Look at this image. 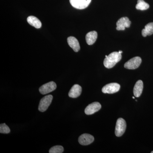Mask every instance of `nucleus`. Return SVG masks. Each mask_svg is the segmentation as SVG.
<instances>
[{"instance_id": "1", "label": "nucleus", "mask_w": 153, "mask_h": 153, "mask_svg": "<svg viewBox=\"0 0 153 153\" xmlns=\"http://www.w3.org/2000/svg\"><path fill=\"white\" fill-rule=\"evenodd\" d=\"M121 58V54L119 53V52H113L105 57L103 64L106 68H112L118 62L120 61Z\"/></svg>"}, {"instance_id": "2", "label": "nucleus", "mask_w": 153, "mask_h": 153, "mask_svg": "<svg viewBox=\"0 0 153 153\" xmlns=\"http://www.w3.org/2000/svg\"><path fill=\"white\" fill-rule=\"evenodd\" d=\"M53 96L51 94L46 96L41 99L38 106V110L41 112L46 111L52 103Z\"/></svg>"}, {"instance_id": "3", "label": "nucleus", "mask_w": 153, "mask_h": 153, "mask_svg": "<svg viewBox=\"0 0 153 153\" xmlns=\"http://www.w3.org/2000/svg\"><path fill=\"white\" fill-rule=\"evenodd\" d=\"M126 128V121L122 118H120L117 121L116 125L115 130V134L118 137L122 136L125 132Z\"/></svg>"}, {"instance_id": "4", "label": "nucleus", "mask_w": 153, "mask_h": 153, "mask_svg": "<svg viewBox=\"0 0 153 153\" xmlns=\"http://www.w3.org/2000/svg\"><path fill=\"white\" fill-rule=\"evenodd\" d=\"M142 62V59L139 57H134L126 62L125 68L128 69H135L138 68Z\"/></svg>"}, {"instance_id": "5", "label": "nucleus", "mask_w": 153, "mask_h": 153, "mask_svg": "<svg viewBox=\"0 0 153 153\" xmlns=\"http://www.w3.org/2000/svg\"><path fill=\"white\" fill-rule=\"evenodd\" d=\"M57 88L56 83L53 81H51L45 83L39 88V91L42 94H46L50 93Z\"/></svg>"}, {"instance_id": "6", "label": "nucleus", "mask_w": 153, "mask_h": 153, "mask_svg": "<svg viewBox=\"0 0 153 153\" xmlns=\"http://www.w3.org/2000/svg\"><path fill=\"white\" fill-rule=\"evenodd\" d=\"M91 0H69L70 4L75 8L82 10L87 8Z\"/></svg>"}, {"instance_id": "7", "label": "nucleus", "mask_w": 153, "mask_h": 153, "mask_svg": "<svg viewBox=\"0 0 153 153\" xmlns=\"http://www.w3.org/2000/svg\"><path fill=\"white\" fill-rule=\"evenodd\" d=\"M120 88V85L117 83H110L103 86L102 91L105 94H114L118 92Z\"/></svg>"}, {"instance_id": "8", "label": "nucleus", "mask_w": 153, "mask_h": 153, "mask_svg": "<svg viewBox=\"0 0 153 153\" xmlns=\"http://www.w3.org/2000/svg\"><path fill=\"white\" fill-rule=\"evenodd\" d=\"M131 22L127 17H123L120 18L117 22V30H124L126 28L130 27Z\"/></svg>"}, {"instance_id": "9", "label": "nucleus", "mask_w": 153, "mask_h": 153, "mask_svg": "<svg viewBox=\"0 0 153 153\" xmlns=\"http://www.w3.org/2000/svg\"><path fill=\"white\" fill-rule=\"evenodd\" d=\"M101 108L99 102H94L88 105L85 109V113L87 115H91L99 111Z\"/></svg>"}, {"instance_id": "10", "label": "nucleus", "mask_w": 153, "mask_h": 153, "mask_svg": "<svg viewBox=\"0 0 153 153\" xmlns=\"http://www.w3.org/2000/svg\"><path fill=\"white\" fill-rule=\"evenodd\" d=\"M94 141L93 136L88 134H84L80 135L78 139V142L80 145L87 146L90 145Z\"/></svg>"}, {"instance_id": "11", "label": "nucleus", "mask_w": 153, "mask_h": 153, "mask_svg": "<svg viewBox=\"0 0 153 153\" xmlns=\"http://www.w3.org/2000/svg\"><path fill=\"white\" fill-rule=\"evenodd\" d=\"M82 88L78 84H75L71 87L68 93V96L71 98H76L81 94Z\"/></svg>"}, {"instance_id": "12", "label": "nucleus", "mask_w": 153, "mask_h": 153, "mask_svg": "<svg viewBox=\"0 0 153 153\" xmlns=\"http://www.w3.org/2000/svg\"><path fill=\"white\" fill-rule=\"evenodd\" d=\"M68 45L75 52H78L80 50V46L78 40L73 36H70L67 38Z\"/></svg>"}, {"instance_id": "13", "label": "nucleus", "mask_w": 153, "mask_h": 153, "mask_svg": "<svg viewBox=\"0 0 153 153\" xmlns=\"http://www.w3.org/2000/svg\"><path fill=\"white\" fill-rule=\"evenodd\" d=\"M97 38V33L95 31H91L86 34L85 40L86 43L89 45H91L95 43Z\"/></svg>"}, {"instance_id": "14", "label": "nucleus", "mask_w": 153, "mask_h": 153, "mask_svg": "<svg viewBox=\"0 0 153 153\" xmlns=\"http://www.w3.org/2000/svg\"><path fill=\"white\" fill-rule=\"evenodd\" d=\"M143 81L139 80L137 81L134 88L133 92L135 97H139L143 92Z\"/></svg>"}, {"instance_id": "15", "label": "nucleus", "mask_w": 153, "mask_h": 153, "mask_svg": "<svg viewBox=\"0 0 153 153\" xmlns=\"http://www.w3.org/2000/svg\"><path fill=\"white\" fill-rule=\"evenodd\" d=\"M27 21L30 25L37 29L41 28L42 26L41 21L38 18L34 16H30L28 17L27 19Z\"/></svg>"}, {"instance_id": "16", "label": "nucleus", "mask_w": 153, "mask_h": 153, "mask_svg": "<svg viewBox=\"0 0 153 153\" xmlns=\"http://www.w3.org/2000/svg\"><path fill=\"white\" fill-rule=\"evenodd\" d=\"M153 34V22L149 23L145 26V28L142 31V35L143 37L151 36Z\"/></svg>"}, {"instance_id": "17", "label": "nucleus", "mask_w": 153, "mask_h": 153, "mask_svg": "<svg viewBox=\"0 0 153 153\" xmlns=\"http://www.w3.org/2000/svg\"><path fill=\"white\" fill-rule=\"evenodd\" d=\"M149 8V5L146 3L144 0H138L137 4L136 6L137 10H145Z\"/></svg>"}, {"instance_id": "18", "label": "nucleus", "mask_w": 153, "mask_h": 153, "mask_svg": "<svg viewBox=\"0 0 153 153\" xmlns=\"http://www.w3.org/2000/svg\"><path fill=\"white\" fill-rule=\"evenodd\" d=\"M64 151V149L62 146H56L52 147L49 150V153H62Z\"/></svg>"}, {"instance_id": "19", "label": "nucleus", "mask_w": 153, "mask_h": 153, "mask_svg": "<svg viewBox=\"0 0 153 153\" xmlns=\"http://www.w3.org/2000/svg\"><path fill=\"white\" fill-rule=\"evenodd\" d=\"M10 132V130L5 123L1 124L0 125V133L1 134H9Z\"/></svg>"}, {"instance_id": "20", "label": "nucleus", "mask_w": 153, "mask_h": 153, "mask_svg": "<svg viewBox=\"0 0 153 153\" xmlns=\"http://www.w3.org/2000/svg\"><path fill=\"white\" fill-rule=\"evenodd\" d=\"M119 53H120V54H121L122 53H123V52L122 51H119Z\"/></svg>"}, {"instance_id": "21", "label": "nucleus", "mask_w": 153, "mask_h": 153, "mask_svg": "<svg viewBox=\"0 0 153 153\" xmlns=\"http://www.w3.org/2000/svg\"><path fill=\"white\" fill-rule=\"evenodd\" d=\"M132 98H133V99H135V97H132Z\"/></svg>"}, {"instance_id": "22", "label": "nucleus", "mask_w": 153, "mask_h": 153, "mask_svg": "<svg viewBox=\"0 0 153 153\" xmlns=\"http://www.w3.org/2000/svg\"><path fill=\"white\" fill-rule=\"evenodd\" d=\"M151 153H153V152H151Z\"/></svg>"}]
</instances>
